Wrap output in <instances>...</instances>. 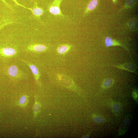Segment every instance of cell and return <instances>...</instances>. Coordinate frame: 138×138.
Masks as SVG:
<instances>
[{"mask_svg": "<svg viewBox=\"0 0 138 138\" xmlns=\"http://www.w3.org/2000/svg\"><path fill=\"white\" fill-rule=\"evenodd\" d=\"M47 47L42 44H34L28 46L27 49L28 50L35 52H41L46 51Z\"/></svg>", "mask_w": 138, "mask_h": 138, "instance_id": "277c9868", "label": "cell"}, {"mask_svg": "<svg viewBox=\"0 0 138 138\" xmlns=\"http://www.w3.org/2000/svg\"><path fill=\"white\" fill-rule=\"evenodd\" d=\"M22 61L24 62L29 66L34 75V77L35 79L37 81H38L40 77V74L37 67L34 65L24 60H23Z\"/></svg>", "mask_w": 138, "mask_h": 138, "instance_id": "ba28073f", "label": "cell"}, {"mask_svg": "<svg viewBox=\"0 0 138 138\" xmlns=\"http://www.w3.org/2000/svg\"><path fill=\"white\" fill-rule=\"evenodd\" d=\"M98 0H91L88 3L85 10L83 15L85 16L94 10L97 6Z\"/></svg>", "mask_w": 138, "mask_h": 138, "instance_id": "8992f818", "label": "cell"}, {"mask_svg": "<svg viewBox=\"0 0 138 138\" xmlns=\"http://www.w3.org/2000/svg\"><path fill=\"white\" fill-rule=\"evenodd\" d=\"M113 2L115 4L117 3V0H112Z\"/></svg>", "mask_w": 138, "mask_h": 138, "instance_id": "ffe728a7", "label": "cell"}, {"mask_svg": "<svg viewBox=\"0 0 138 138\" xmlns=\"http://www.w3.org/2000/svg\"><path fill=\"white\" fill-rule=\"evenodd\" d=\"M72 45L67 44H63L59 45L57 47V52L60 54H65L71 49Z\"/></svg>", "mask_w": 138, "mask_h": 138, "instance_id": "52a82bcc", "label": "cell"}, {"mask_svg": "<svg viewBox=\"0 0 138 138\" xmlns=\"http://www.w3.org/2000/svg\"><path fill=\"white\" fill-rule=\"evenodd\" d=\"M13 23V21L5 19H0V30L5 26Z\"/></svg>", "mask_w": 138, "mask_h": 138, "instance_id": "5bb4252c", "label": "cell"}, {"mask_svg": "<svg viewBox=\"0 0 138 138\" xmlns=\"http://www.w3.org/2000/svg\"><path fill=\"white\" fill-rule=\"evenodd\" d=\"M8 74L12 77H15L17 76L19 73V70L18 67L15 65L10 66L8 69Z\"/></svg>", "mask_w": 138, "mask_h": 138, "instance_id": "30bf717a", "label": "cell"}, {"mask_svg": "<svg viewBox=\"0 0 138 138\" xmlns=\"http://www.w3.org/2000/svg\"><path fill=\"white\" fill-rule=\"evenodd\" d=\"M0 0L6 6H7V7H8L11 10H13L12 7L5 0Z\"/></svg>", "mask_w": 138, "mask_h": 138, "instance_id": "ac0fdd59", "label": "cell"}, {"mask_svg": "<svg viewBox=\"0 0 138 138\" xmlns=\"http://www.w3.org/2000/svg\"><path fill=\"white\" fill-rule=\"evenodd\" d=\"M93 120L96 123H101L104 121L102 117L99 116H94L93 118Z\"/></svg>", "mask_w": 138, "mask_h": 138, "instance_id": "e0dca14e", "label": "cell"}, {"mask_svg": "<svg viewBox=\"0 0 138 138\" xmlns=\"http://www.w3.org/2000/svg\"><path fill=\"white\" fill-rule=\"evenodd\" d=\"M63 0H54L48 7L49 12L54 15L64 17V15L62 13L60 8V4Z\"/></svg>", "mask_w": 138, "mask_h": 138, "instance_id": "6da1fadb", "label": "cell"}, {"mask_svg": "<svg viewBox=\"0 0 138 138\" xmlns=\"http://www.w3.org/2000/svg\"><path fill=\"white\" fill-rule=\"evenodd\" d=\"M112 108L114 111L116 113H119L121 111V106L118 103H114L113 105Z\"/></svg>", "mask_w": 138, "mask_h": 138, "instance_id": "2e32d148", "label": "cell"}, {"mask_svg": "<svg viewBox=\"0 0 138 138\" xmlns=\"http://www.w3.org/2000/svg\"><path fill=\"white\" fill-rule=\"evenodd\" d=\"M35 99V102L33 108L34 118L36 117L40 112L41 107L40 103L37 101L36 98Z\"/></svg>", "mask_w": 138, "mask_h": 138, "instance_id": "4fadbf2b", "label": "cell"}, {"mask_svg": "<svg viewBox=\"0 0 138 138\" xmlns=\"http://www.w3.org/2000/svg\"><path fill=\"white\" fill-rule=\"evenodd\" d=\"M113 81L111 79L108 78L106 79L103 83V86L105 88H108L111 86L113 83Z\"/></svg>", "mask_w": 138, "mask_h": 138, "instance_id": "9a60e30c", "label": "cell"}, {"mask_svg": "<svg viewBox=\"0 0 138 138\" xmlns=\"http://www.w3.org/2000/svg\"><path fill=\"white\" fill-rule=\"evenodd\" d=\"M16 50L10 47H0V54L5 57L10 56L14 55L16 53Z\"/></svg>", "mask_w": 138, "mask_h": 138, "instance_id": "3957f363", "label": "cell"}, {"mask_svg": "<svg viewBox=\"0 0 138 138\" xmlns=\"http://www.w3.org/2000/svg\"><path fill=\"white\" fill-rule=\"evenodd\" d=\"M137 0H126L125 3L119 11H120L124 9L131 8L136 3Z\"/></svg>", "mask_w": 138, "mask_h": 138, "instance_id": "8fae6325", "label": "cell"}, {"mask_svg": "<svg viewBox=\"0 0 138 138\" xmlns=\"http://www.w3.org/2000/svg\"><path fill=\"white\" fill-rule=\"evenodd\" d=\"M133 97L135 99H136L137 98V94L135 91L133 92Z\"/></svg>", "mask_w": 138, "mask_h": 138, "instance_id": "d6986e66", "label": "cell"}, {"mask_svg": "<svg viewBox=\"0 0 138 138\" xmlns=\"http://www.w3.org/2000/svg\"><path fill=\"white\" fill-rule=\"evenodd\" d=\"M129 120L128 119H126L123 121L119 130V135H122L126 132L129 125Z\"/></svg>", "mask_w": 138, "mask_h": 138, "instance_id": "7c38bea8", "label": "cell"}, {"mask_svg": "<svg viewBox=\"0 0 138 138\" xmlns=\"http://www.w3.org/2000/svg\"><path fill=\"white\" fill-rule=\"evenodd\" d=\"M29 99L28 96L26 95L22 96L19 100L17 102L18 106L22 107H25L28 102Z\"/></svg>", "mask_w": 138, "mask_h": 138, "instance_id": "9c48e42d", "label": "cell"}, {"mask_svg": "<svg viewBox=\"0 0 138 138\" xmlns=\"http://www.w3.org/2000/svg\"><path fill=\"white\" fill-rule=\"evenodd\" d=\"M105 43L107 47L112 46H119L123 47L128 51L127 48L124 45L121 44L118 41L112 39L109 37H106Z\"/></svg>", "mask_w": 138, "mask_h": 138, "instance_id": "5b68a950", "label": "cell"}, {"mask_svg": "<svg viewBox=\"0 0 138 138\" xmlns=\"http://www.w3.org/2000/svg\"><path fill=\"white\" fill-rule=\"evenodd\" d=\"M26 8L30 10L34 16L38 19H40L41 16L44 13L43 9L38 6L37 2L34 3L33 8H29L27 7Z\"/></svg>", "mask_w": 138, "mask_h": 138, "instance_id": "7a4b0ae2", "label": "cell"}]
</instances>
